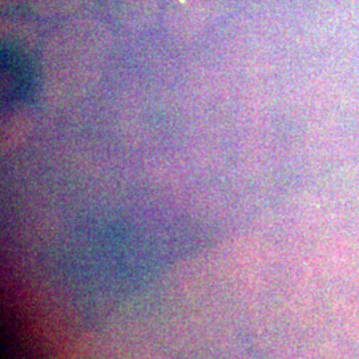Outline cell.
<instances>
[{"instance_id": "1", "label": "cell", "mask_w": 359, "mask_h": 359, "mask_svg": "<svg viewBox=\"0 0 359 359\" xmlns=\"http://www.w3.org/2000/svg\"><path fill=\"white\" fill-rule=\"evenodd\" d=\"M34 67L25 52L6 44L1 50V102L6 107L27 103L36 88Z\"/></svg>"}]
</instances>
